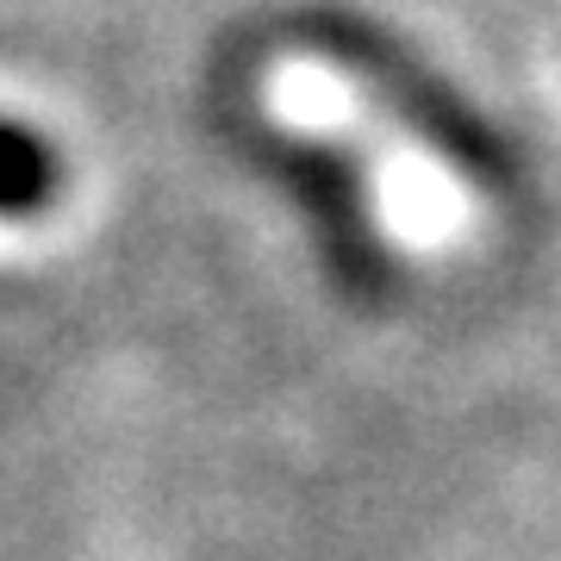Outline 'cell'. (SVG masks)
Returning <instances> with one entry per match:
<instances>
[{"label": "cell", "mask_w": 561, "mask_h": 561, "mask_svg": "<svg viewBox=\"0 0 561 561\" xmlns=\"http://www.w3.org/2000/svg\"><path fill=\"white\" fill-rule=\"evenodd\" d=\"M57 201V157L38 131L0 119V213L7 219H25V213H44Z\"/></svg>", "instance_id": "1"}]
</instances>
